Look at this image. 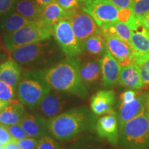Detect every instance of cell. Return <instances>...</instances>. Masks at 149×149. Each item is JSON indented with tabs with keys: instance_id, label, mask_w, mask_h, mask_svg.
<instances>
[{
	"instance_id": "6da1fadb",
	"label": "cell",
	"mask_w": 149,
	"mask_h": 149,
	"mask_svg": "<svg viewBox=\"0 0 149 149\" xmlns=\"http://www.w3.org/2000/svg\"><path fill=\"white\" fill-rule=\"evenodd\" d=\"M80 64L77 57H67L53 66L37 71L53 90L85 98L88 91L80 76Z\"/></svg>"
},
{
	"instance_id": "7a4b0ae2",
	"label": "cell",
	"mask_w": 149,
	"mask_h": 149,
	"mask_svg": "<svg viewBox=\"0 0 149 149\" xmlns=\"http://www.w3.org/2000/svg\"><path fill=\"white\" fill-rule=\"evenodd\" d=\"M96 116L86 107L71 109L47 120L48 134L57 140L69 141L83 132L94 130Z\"/></svg>"
},
{
	"instance_id": "3957f363",
	"label": "cell",
	"mask_w": 149,
	"mask_h": 149,
	"mask_svg": "<svg viewBox=\"0 0 149 149\" xmlns=\"http://www.w3.org/2000/svg\"><path fill=\"white\" fill-rule=\"evenodd\" d=\"M51 91L50 86L37 70H22L17 97L30 110L35 111Z\"/></svg>"
},
{
	"instance_id": "277c9868",
	"label": "cell",
	"mask_w": 149,
	"mask_h": 149,
	"mask_svg": "<svg viewBox=\"0 0 149 149\" xmlns=\"http://www.w3.org/2000/svg\"><path fill=\"white\" fill-rule=\"evenodd\" d=\"M50 40V39H49ZM49 40L23 46L10 52V59L22 70H40L49 63L52 49Z\"/></svg>"
},
{
	"instance_id": "5b68a950",
	"label": "cell",
	"mask_w": 149,
	"mask_h": 149,
	"mask_svg": "<svg viewBox=\"0 0 149 149\" xmlns=\"http://www.w3.org/2000/svg\"><path fill=\"white\" fill-rule=\"evenodd\" d=\"M119 144L127 148H149V121L146 109L119 128Z\"/></svg>"
},
{
	"instance_id": "8992f818",
	"label": "cell",
	"mask_w": 149,
	"mask_h": 149,
	"mask_svg": "<svg viewBox=\"0 0 149 149\" xmlns=\"http://www.w3.org/2000/svg\"><path fill=\"white\" fill-rule=\"evenodd\" d=\"M52 26L43 21L31 22L13 33L4 34L6 48L11 52L23 46L49 40L53 35Z\"/></svg>"
},
{
	"instance_id": "52a82bcc",
	"label": "cell",
	"mask_w": 149,
	"mask_h": 149,
	"mask_svg": "<svg viewBox=\"0 0 149 149\" xmlns=\"http://www.w3.org/2000/svg\"><path fill=\"white\" fill-rule=\"evenodd\" d=\"M52 31L56 42L67 57H76L82 53V46L74 34L69 19L56 22Z\"/></svg>"
},
{
	"instance_id": "ba28073f",
	"label": "cell",
	"mask_w": 149,
	"mask_h": 149,
	"mask_svg": "<svg viewBox=\"0 0 149 149\" xmlns=\"http://www.w3.org/2000/svg\"><path fill=\"white\" fill-rule=\"evenodd\" d=\"M81 10L90 15L99 27L118 21L120 8L109 0H86L81 6Z\"/></svg>"
},
{
	"instance_id": "9c48e42d",
	"label": "cell",
	"mask_w": 149,
	"mask_h": 149,
	"mask_svg": "<svg viewBox=\"0 0 149 149\" xmlns=\"http://www.w3.org/2000/svg\"><path fill=\"white\" fill-rule=\"evenodd\" d=\"M68 19L74 34L81 46L87 38L101 31L92 17L83 10H77Z\"/></svg>"
},
{
	"instance_id": "30bf717a",
	"label": "cell",
	"mask_w": 149,
	"mask_h": 149,
	"mask_svg": "<svg viewBox=\"0 0 149 149\" xmlns=\"http://www.w3.org/2000/svg\"><path fill=\"white\" fill-rule=\"evenodd\" d=\"M104 37L107 50L116 59L122 68L133 64L135 51L131 46L117 37Z\"/></svg>"
},
{
	"instance_id": "8fae6325",
	"label": "cell",
	"mask_w": 149,
	"mask_h": 149,
	"mask_svg": "<svg viewBox=\"0 0 149 149\" xmlns=\"http://www.w3.org/2000/svg\"><path fill=\"white\" fill-rule=\"evenodd\" d=\"M59 93L51 89L35 110L36 113H39L47 120L62 113L61 112L66 107V100Z\"/></svg>"
},
{
	"instance_id": "7c38bea8",
	"label": "cell",
	"mask_w": 149,
	"mask_h": 149,
	"mask_svg": "<svg viewBox=\"0 0 149 149\" xmlns=\"http://www.w3.org/2000/svg\"><path fill=\"white\" fill-rule=\"evenodd\" d=\"M95 130L102 138L105 139L113 146L119 142L118 117L115 111L105 114L97 120Z\"/></svg>"
},
{
	"instance_id": "4fadbf2b",
	"label": "cell",
	"mask_w": 149,
	"mask_h": 149,
	"mask_svg": "<svg viewBox=\"0 0 149 149\" xmlns=\"http://www.w3.org/2000/svg\"><path fill=\"white\" fill-rule=\"evenodd\" d=\"M147 93H139L136 97L131 102L121 104L117 115L119 128L122 127L126 122L140 114L145 110L146 106Z\"/></svg>"
},
{
	"instance_id": "5bb4252c",
	"label": "cell",
	"mask_w": 149,
	"mask_h": 149,
	"mask_svg": "<svg viewBox=\"0 0 149 149\" xmlns=\"http://www.w3.org/2000/svg\"><path fill=\"white\" fill-rule=\"evenodd\" d=\"M29 137L40 139L48 134L47 120L39 113H27L19 123Z\"/></svg>"
},
{
	"instance_id": "9a60e30c",
	"label": "cell",
	"mask_w": 149,
	"mask_h": 149,
	"mask_svg": "<svg viewBox=\"0 0 149 149\" xmlns=\"http://www.w3.org/2000/svg\"><path fill=\"white\" fill-rule=\"evenodd\" d=\"M121 69L122 67L107 50L102 59V81L104 88H110L118 82Z\"/></svg>"
},
{
	"instance_id": "2e32d148",
	"label": "cell",
	"mask_w": 149,
	"mask_h": 149,
	"mask_svg": "<svg viewBox=\"0 0 149 149\" xmlns=\"http://www.w3.org/2000/svg\"><path fill=\"white\" fill-rule=\"evenodd\" d=\"M115 94L113 90L99 91L91 99V109L97 116L115 111Z\"/></svg>"
},
{
	"instance_id": "e0dca14e",
	"label": "cell",
	"mask_w": 149,
	"mask_h": 149,
	"mask_svg": "<svg viewBox=\"0 0 149 149\" xmlns=\"http://www.w3.org/2000/svg\"><path fill=\"white\" fill-rule=\"evenodd\" d=\"M26 114L25 105L19 100H13L0 113V124L5 126L18 124Z\"/></svg>"
},
{
	"instance_id": "ac0fdd59",
	"label": "cell",
	"mask_w": 149,
	"mask_h": 149,
	"mask_svg": "<svg viewBox=\"0 0 149 149\" xmlns=\"http://www.w3.org/2000/svg\"><path fill=\"white\" fill-rule=\"evenodd\" d=\"M117 83L121 86L136 91L141 89L144 86L138 67L135 64L122 67Z\"/></svg>"
},
{
	"instance_id": "d6986e66",
	"label": "cell",
	"mask_w": 149,
	"mask_h": 149,
	"mask_svg": "<svg viewBox=\"0 0 149 149\" xmlns=\"http://www.w3.org/2000/svg\"><path fill=\"white\" fill-rule=\"evenodd\" d=\"M22 72V67L12 59H8L0 65V80L16 90Z\"/></svg>"
},
{
	"instance_id": "ffe728a7",
	"label": "cell",
	"mask_w": 149,
	"mask_h": 149,
	"mask_svg": "<svg viewBox=\"0 0 149 149\" xmlns=\"http://www.w3.org/2000/svg\"><path fill=\"white\" fill-rule=\"evenodd\" d=\"M102 74V59H91L80 64V76L84 84L98 81Z\"/></svg>"
},
{
	"instance_id": "44dd1931",
	"label": "cell",
	"mask_w": 149,
	"mask_h": 149,
	"mask_svg": "<svg viewBox=\"0 0 149 149\" xmlns=\"http://www.w3.org/2000/svg\"><path fill=\"white\" fill-rule=\"evenodd\" d=\"M130 42L135 53L149 54V37L147 29L141 25L140 22L131 29Z\"/></svg>"
},
{
	"instance_id": "7402d4cb",
	"label": "cell",
	"mask_w": 149,
	"mask_h": 149,
	"mask_svg": "<svg viewBox=\"0 0 149 149\" xmlns=\"http://www.w3.org/2000/svg\"><path fill=\"white\" fill-rule=\"evenodd\" d=\"M16 12L31 22L42 20L43 8L33 0H18L15 5Z\"/></svg>"
},
{
	"instance_id": "603a6c76",
	"label": "cell",
	"mask_w": 149,
	"mask_h": 149,
	"mask_svg": "<svg viewBox=\"0 0 149 149\" xmlns=\"http://www.w3.org/2000/svg\"><path fill=\"white\" fill-rule=\"evenodd\" d=\"M100 29L104 36L117 37L131 46V29L126 24L116 21L104 24Z\"/></svg>"
},
{
	"instance_id": "cb8c5ba5",
	"label": "cell",
	"mask_w": 149,
	"mask_h": 149,
	"mask_svg": "<svg viewBox=\"0 0 149 149\" xmlns=\"http://www.w3.org/2000/svg\"><path fill=\"white\" fill-rule=\"evenodd\" d=\"M75 11L65 10L55 1L43 8L42 21L48 25L53 26L56 22L68 18Z\"/></svg>"
},
{
	"instance_id": "d4e9b609",
	"label": "cell",
	"mask_w": 149,
	"mask_h": 149,
	"mask_svg": "<svg viewBox=\"0 0 149 149\" xmlns=\"http://www.w3.org/2000/svg\"><path fill=\"white\" fill-rule=\"evenodd\" d=\"M82 48L91 55L103 56L107 51L105 37L101 31L91 35L84 42Z\"/></svg>"
},
{
	"instance_id": "484cf974",
	"label": "cell",
	"mask_w": 149,
	"mask_h": 149,
	"mask_svg": "<svg viewBox=\"0 0 149 149\" xmlns=\"http://www.w3.org/2000/svg\"><path fill=\"white\" fill-rule=\"evenodd\" d=\"M31 21L24 17L22 15L17 13L9 15L6 18L3 20L1 24V28L5 31V34H10L24 27L31 23Z\"/></svg>"
},
{
	"instance_id": "4316f807",
	"label": "cell",
	"mask_w": 149,
	"mask_h": 149,
	"mask_svg": "<svg viewBox=\"0 0 149 149\" xmlns=\"http://www.w3.org/2000/svg\"><path fill=\"white\" fill-rule=\"evenodd\" d=\"M133 64L138 67L144 86H149V54L134 52Z\"/></svg>"
},
{
	"instance_id": "83f0119b",
	"label": "cell",
	"mask_w": 149,
	"mask_h": 149,
	"mask_svg": "<svg viewBox=\"0 0 149 149\" xmlns=\"http://www.w3.org/2000/svg\"><path fill=\"white\" fill-rule=\"evenodd\" d=\"M131 8L134 16L139 19L149 12V0H133Z\"/></svg>"
},
{
	"instance_id": "f1b7e54d",
	"label": "cell",
	"mask_w": 149,
	"mask_h": 149,
	"mask_svg": "<svg viewBox=\"0 0 149 149\" xmlns=\"http://www.w3.org/2000/svg\"><path fill=\"white\" fill-rule=\"evenodd\" d=\"M17 90L0 80V100L10 102L15 99Z\"/></svg>"
},
{
	"instance_id": "f546056e",
	"label": "cell",
	"mask_w": 149,
	"mask_h": 149,
	"mask_svg": "<svg viewBox=\"0 0 149 149\" xmlns=\"http://www.w3.org/2000/svg\"><path fill=\"white\" fill-rule=\"evenodd\" d=\"M36 149H60V146L53 137L46 135L39 139Z\"/></svg>"
},
{
	"instance_id": "4dcf8cb0",
	"label": "cell",
	"mask_w": 149,
	"mask_h": 149,
	"mask_svg": "<svg viewBox=\"0 0 149 149\" xmlns=\"http://www.w3.org/2000/svg\"><path fill=\"white\" fill-rule=\"evenodd\" d=\"M6 128L8 129L9 133L14 141H17L20 139L26 138L29 137V135L26 133V132L24 131L19 124L7 126Z\"/></svg>"
},
{
	"instance_id": "1f68e13d",
	"label": "cell",
	"mask_w": 149,
	"mask_h": 149,
	"mask_svg": "<svg viewBox=\"0 0 149 149\" xmlns=\"http://www.w3.org/2000/svg\"><path fill=\"white\" fill-rule=\"evenodd\" d=\"M20 149H36L39 139L28 137L17 141Z\"/></svg>"
},
{
	"instance_id": "d6a6232c",
	"label": "cell",
	"mask_w": 149,
	"mask_h": 149,
	"mask_svg": "<svg viewBox=\"0 0 149 149\" xmlns=\"http://www.w3.org/2000/svg\"><path fill=\"white\" fill-rule=\"evenodd\" d=\"M55 1L61 8L67 11L77 10L79 7V1L78 0H55Z\"/></svg>"
},
{
	"instance_id": "836d02e7",
	"label": "cell",
	"mask_w": 149,
	"mask_h": 149,
	"mask_svg": "<svg viewBox=\"0 0 149 149\" xmlns=\"http://www.w3.org/2000/svg\"><path fill=\"white\" fill-rule=\"evenodd\" d=\"M138 93H139L136 91V90H132V89L124 91L121 94L120 96L121 104L128 103V102H131L136 97Z\"/></svg>"
},
{
	"instance_id": "e575fe53",
	"label": "cell",
	"mask_w": 149,
	"mask_h": 149,
	"mask_svg": "<svg viewBox=\"0 0 149 149\" xmlns=\"http://www.w3.org/2000/svg\"><path fill=\"white\" fill-rule=\"evenodd\" d=\"M66 149H95L94 144L88 140H79Z\"/></svg>"
},
{
	"instance_id": "d590c367",
	"label": "cell",
	"mask_w": 149,
	"mask_h": 149,
	"mask_svg": "<svg viewBox=\"0 0 149 149\" xmlns=\"http://www.w3.org/2000/svg\"><path fill=\"white\" fill-rule=\"evenodd\" d=\"M11 141H13V139L9 133L6 126L0 124V143L4 145Z\"/></svg>"
},
{
	"instance_id": "8d00e7d4",
	"label": "cell",
	"mask_w": 149,
	"mask_h": 149,
	"mask_svg": "<svg viewBox=\"0 0 149 149\" xmlns=\"http://www.w3.org/2000/svg\"><path fill=\"white\" fill-rule=\"evenodd\" d=\"M15 0H0V15L7 13L13 8Z\"/></svg>"
},
{
	"instance_id": "74e56055",
	"label": "cell",
	"mask_w": 149,
	"mask_h": 149,
	"mask_svg": "<svg viewBox=\"0 0 149 149\" xmlns=\"http://www.w3.org/2000/svg\"><path fill=\"white\" fill-rule=\"evenodd\" d=\"M109 1L120 9L131 8L133 3V0H109Z\"/></svg>"
},
{
	"instance_id": "f35d334b",
	"label": "cell",
	"mask_w": 149,
	"mask_h": 149,
	"mask_svg": "<svg viewBox=\"0 0 149 149\" xmlns=\"http://www.w3.org/2000/svg\"><path fill=\"white\" fill-rule=\"evenodd\" d=\"M140 22L141 25L144 26L145 29L147 30H149V12L143 15L141 17L138 19Z\"/></svg>"
},
{
	"instance_id": "ab89813d",
	"label": "cell",
	"mask_w": 149,
	"mask_h": 149,
	"mask_svg": "<svg viewBox=\"0 0 149 149\" xmlns=\"http://www.w3.org/2000/svg\"><path fill=\"white\" fill-rule=\"evenodd\" d=\"M3 149H20L19 146L16 141H11L3 145Z\"/></svg>"
},
{
	"instance_id": "60d3db41",
	"label": "cell",
	"mask_w": 149,
	"mask_h": 149,
	"mask_svg": "<svg viewBox=\"0 0 149 149\" xmlns=\"http://www.w3.org/2000/svg\"><path fill=\"white\" fill-rule=\"evenodd\" d=\"M8 59H9L8 53L5 51V50H3V48L0 46V65L2 64L3 62H5V61L8 60Z\"/></svg>"
},
{
	"instance_id": "b9f144b4",
	"label": "cell",
	"mask_w": 149,
	"mask_h": 149,
	"mask_svg": "<svg viewBox=\"0 0 149 149\" xmlns=\"http://www.w3.org/2000/svg\"><path fill=\"white\" fill-rule=\"evenodd\" d=\"M35 1L40 6L42 7V8H44L47 5L53 3L55 0H35Z\"/></svg>"
},
{
	"instance_id": "7bdbcfd3",
	"label": "cell",
	"mask_w": 149,
	"mask_h": 149,
	"mask_svg": "<svg viewBox=\"0 0 149 149\" xmlns=\"http://www.w3.org/2000/svg\"><path fill=\"white\" fill-rule=\"evenodd\" d=\"M9 103L10 102H4V101H2V100H0V113H1V111L4 109V108L6 107V106H8Z\"/></svg>"
},
{
	"instance_id": "ee69618b",
	"label": "cell",
	"mask_w": 149,
	"mask_h": 149,
	"mask_svg": "<svg viewBox=\"0 0 149 149\" xmlns=\"http://www.w3.org/2000/svg\"><path fill=\"white\" fill-rule=\"evenodd\" d=\"M146 111L147 117H148L149 121V92L147 93V100H146Z\"/></svg>"
},
{
	"instance_id": "f6af8a7d",
	"label": "cell",
	"mask_w": 149,
	"mask_h": 149,
	"mask_svg": "<svg viewBox=\"0 0 149 149\" xmlns=\"http://www.w3.org/2000/svg\"><path fill=\"white\" fill-rule=\"evenodd\" d=\"M125 149H147V148H127Z\"/></svg>"
},
{
	"instance_id": "bcb514c9",
	"label": "cell",
	"mask_w": 149,
	"mask_h": 149,
	"mask_svg": "<svg viewBox=\"0 0 149 149\" xmlns=\"http://www.w3.org/2000/svg\"><path fill=\"white\" fill-rule=\"evenodd\" d=\"M3 145L0 143V149H3Z\"/></svg>"
},
{
	"instance_id": "7dc6e473",
	"label": "cell",
	"mask_w": 149,
	"mask_h": 149,
	"mask_svg": "<svg viewBox=\"0 0 149 149\" xmlns=\"http://www.w3.org/2000/svg\"><path fill=\"white\" fill-rule=\"evenodd\" d=\"M78 1H79V2H83V1H86V0H78Z\"/></svg>"
},
{
	"instance_id": "c3c4849f",
	"label": "cell",
	"mask_w": 149,
	"mask_h": 149,
	"mask_svg": "<svg viewBox=\"0 0 149 149\" xmlns=\"http://www.w3.org/2000/svg\"><path fill=\"white\" fill-rule=\"evenodd\" d=\"M147 33H148V36L149 37V30H147Z\"/></svg>"
},
{
	"instance_id": "681fc988",
	"label": "cell",
	"mask_w": 149,
	"mask_h": 149,
	"mask_svg": "<svg viewBox=\"0 0 149 149\" xmlns=\"http://www.w3.org/2000/svg\"></svg>"
}]
</instances>
